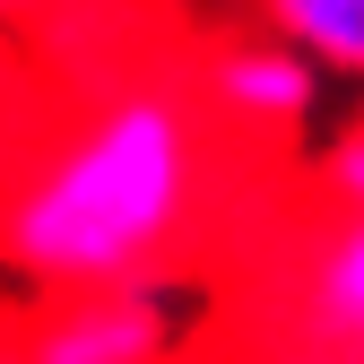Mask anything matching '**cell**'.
<instances>
[{"label": "cell", "instance_id": "277c9868", "mask_svg": "<svg viewBox=\"0 0 364 364\" xmlns=\"http://www.w3.org/2000/svg\"><path fill=\"white\" fill-rule=\"evenodd\" d=\"M260 18L278 26L295 53H312L321 70L364 78V0H260Z\"/></svg>", "mask_w": 364, "mask_h": 364}, {"label": "cell", "instance_id": "52a82bcc", "mask_svg": "<svg viewBox=\"0 0 364 364\" xmlns=\"http://www.w3.org/2000/svg\"><path fill=\"white\" fill-rule=\"evenodd\" d=\"M53 0H0V18H43Z\"/></svg>", "mask_w": 364, "mask_h": 364}, {"label": "cell", "instance_id": "7a4b0ae2", "mask_svg": "<svg viewBox=\"0 0 364 364\" xmlns=\"http://www.w3.org/2000/svg\"><path fill=\"white\" fill-rule=\"evenodd\" d=\"M191 87H200V113L252 156L295 148V130L312 122V96H321L312 53H295L269 18H260V35H217L191 61Z\"/></svg>", "mask_w": 364, "mask_h": 364}, {"label": "cell", "instance_id": "5b68a950", "mask_svg": "<svg viewBox=\"0 0 364 364\" xmlns=\"http://www.w3.org/2000/svg\"><path fill=\"white\" fill-rule=\"evenodd\" d=\"M312 200H330V208H364V122L321 156V173H312Z\"/></svg>", "mask_w": 364, "mask_h": 364}, {"label": "cell", "instance_id": "8992f818", "mask_svg": "<svg viewBox=\"0 0 364 364\" xmlns=\"http://www.w3.org/2000/svg\"><path fill=\"white\" fill-rule=\"evenodd\" d=\"M26 105V78H18V61L9 53H0V130H9V113Z\"/></svg>", "mask_w": 364, "mask_h": 364}, {"label": "cell", "instance_id": "6da1fadb", "mask_svg": "<svg viewBox=\"0 0 364 364\" xmlns=\"http://www.w3.org/2000/svg\"><path fill=\"white\" fill-rule=\"evenodd\" d=\"M78 122L53 130L26 96L0 130V260L43 295L156 278L191 243L235 252L278 200H243L278 182V156L235 148L200 113L191 61L139 53L122 70L61 78Z\"/></svg>", "mask_w": 364, "mask_h": 364}, {"label": "cell", "instance_id": "3957f363", "mask_svg": "<svg viewBox=\"0 0 364 364\" xmlns=\"http://www.w3.org/2000/svg\"><path fill=\"white\" fill-rule=\"evenodd\" d=\"M35 364H148L173 347V295L156 278H113V287H78L35 312V330L9 338Z\"/></svg>", "mask_w": 364, "mask_h": 364}]
</instances>
